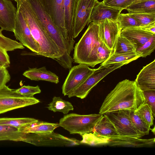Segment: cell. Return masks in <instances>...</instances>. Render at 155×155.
<instances>
[{"mask_svg":"<svg viewBox=\"0 0 155 155\" xmlns=\"http://www.w3.org/2000/svg\"><path fill=\"white\" fill-rule=\"evenodd\" d=\"M60 127L58 123L38 121L26 125L21 132L35 134L47 133L52 132Z\"/></svg>","mask_w":155,"mask_h":155,"instance_id":"484cf974","label":"cell"},{"mask_svg":"<svg viewBox=\"0 0 155 155\" xmlns=\"http://www.w3.org/2000/svg\"><path fill=\"white\" fill-rule=\"evenodd\" d=\"M46 12L59 30L65 41L67 53L74 49L71 46L65 26L64 0H40Z\"/></svg>","mask_w":155,"mask_h":155,"instance_id":"ba28073f","label":"cell"},{"mask_svg":"<svg viewBox=\"0 0 155 155\" xmlns=\"http://www.w3.org/2000/svg\"><path fill=\"white\" fill-rule=\"evenodd\" d=\"M125 9L130 14L155 13V1L134 2Z\"/></svg>","mask_w":155,"mask_h":155,"instance_id":"4316f807","label":"cell"},{"mask_svg":"<svg viewBox=\"0 0 155 155\" xmlns=\"http://www.w3.org/2000/svg\"><path fill=\"white\" fill-rule=\"evenodd\" d=\"M120 35L132 43L136 49L141 47L155 34L140 27L127 28L122 30Z\"/></svg>","mask_w":155,"mask_h":155,"instance_id":"ffe728a7","label":"cell"},{"mask_svg":"<svg viewBox=\"0 0 155 155\" xmlns=\"http://www.w3.org/2000/svg\"><path fill=\"white\" fill-rule=\"evenodd\" d=\"M17 9L9 0H0V27L14 32Z\"/></svg>","mask_w":155,"mask_h":155,"instance_id":"9a60e30c","label":"cell"},{"mask_svg":"<svg viewBox=\"0 0 155 155\" xmlns=\"http://www.w3.org/2000/svg\"><path fill=\"white\" fill-rule=\"evenodd\" d=\"M25 134L15 127L0 125V141L25 142Z\"/></svg>","mask_w":155,"mask_h":155,"instance_id":"d4e9b609","label":"cell"},{"mask_svg":"<svg viewBox=\"0 0 155 155\" xmlns=\"http://www.w3.org/2000/svg\"><path fill=\"white\" fill-rule=\"evenodd\" d=\"M116 21L121 31L127 28L140 26L138 22L129 13H120L118 15Z\"/></svg>","mask_w":155,"mask_h":155,"instance_id":"1f68e13d","label":"cell"},{"mask_svg":"<svg viewBox=\"0 0 155 155\" xmlns=\"http://www.w3.org/2000/svg\"><path fill=\"white\" fill-rule=\"evenodd\" d=\"M3 30L0 29V62L4 64L7 68L10 65V61L7 52L18 49H24V46L20 42L4 36Z\"/></svg>","mask_w":155,"mask_h":155,"instance_id":"44dd1931","label":"cell"},{"mask_svg":"<svg viewBox=\"0 0 155 155\" xmlns=\"http://www.w3.org/2000/svg\"><path fill=\"white\" fill-rule=\"evenodd\" d=\"M16 2L17 8L22 13L33 38L39 45L38 55L55 60L64 68L63 55L42 27L29 4L26 0H18Z\"/></svg>","mask_w":155,"mask_h":155,"instance_id":"7a4b0ae2","label":"cell"},{"mask_svg":"<svg viewBox=\"0 0 155 155\" xmlns=\"http://www.w3.org/2000/svg\"><path fill=\"white\" fill-rule=\"evenodd\" d=\"M25 142L37 146L70 147L81 144L79 140L65 137L54 131L42 134L25 133Z\"/></svg>","mask_w":155,"mask_h":155,"instance_id":"8992f818","label":"cell"},{"mask_svg":"<svg viewBox=\"0 0 155 155\" xmlns=\"http://www.w3.org/2000/svg\"><path fill=\"white\" fill-rule=\"evenodd\" d=\"M96 69H91L87 65L83 64H79L72 67L62 85L63 94L64 96L68 95L84 81Z\"/></svg>","mask_w":155,"mask_h":155,"instance_id":"7c38bea8","label":"cell"},{"mask_svg":"<svg viewBox=\"0 0 155 155\" xmlns=\"http://www.w3.org/2000/svg\"><path fill=\"white\" fill-rule=\"evenodd\" d=\"M23 75L31 80L44 81L55 84L59 82V77L55 73L47 70L45 67L39 68H30L23 73Z\"/></svg>","mask_w":155,"mask_h":155,"instance_id":"7402d4cb","label":"cell"},{"mask_svg":"<svg viewBox=\"0 0 155 155\" xmlns=\"http://www.w3.org/2000/svg\"><path fill=\"white\" fill-rule=\"evenodd\" d=\"M103 114L81 115L75 113L66 114L60 119L59 124L70 134L81 136L92 132Z\"/></svg>","mask_w":155,"mask_h":155,"instance_id":"277c9868","label":"cell"},{"mask_svg":"<svg viewBox=\"0 0 155 155\" xmlns=\"http://www.w3.org/2000/svg\"><path fill=\"white\" fill-rule=\"evenodd\" d=\"M135 111L150 127L153 125L154 117L150 107L147 104L142 105Z\"/></svg>","mask_w":155,"mask_h":155,"instance_id":"836d02e7","label":"cell"},{"mask_svg":"<svg viewBox=\"0 0 155 155\" xmlns=\"http://www.w3.org/2000/svg\"><path fill=\"white\" fill-rule=\"evenodd\" d=\"M14 33L16 39L23 46L39 55L40 49L38 44L33 38L30 30L22 13L17 8Z\"/></svg>","mask_w":155,"mask_h":155,"instance_id":"8fae6325","label":"cell"},{"mask_svg":"<svg viewBox=\"0 0 155 155\" xmlns=\"http://www.w3.org/2000/svg\"><path fill=\"white\" fill-rule=\"evenodd\" d=\"M130 116L133 124L137 131L143 136L148 135L150 127L137 114L135 111H130Z\"/></svg>","mask_w":155,"mask_h":155,"instance_id":"4dcf8cb0","label":"cell"},{"mask_svg":"<svg viewBox=\"0 0 155 155\" xmlns=\"http://www.w3.org/2000/svg\"><path fill=\"white\" fill-rule=\"evenodd\" d=\"M38 121L35 119L28 117L0 118V125L13 126L21 131L26 125Z\"/></svg>","mask_w":155,"mask_h":155,"instance_id":"f1b7e54d","label":"cell"},{"mask_svg":"<svg viewBox=\"0 0 155 155\" xmlns=\"http://www.w3.org/2000/svg\"><path fill=\"white\" fill-rule=\"evenodd\" d=\"M79 0H64L65 26L71 47L74 48L73 37L75 14Z\"/></svg>","mask_w":155,"mask_h":155,"instance_id":"d6986e66","label":"cell"},{"mask_svg":"<svg viewBox=\"0 0 155 155\" xmlns=\"http://www.w3.org/2000/svg\"><path fill=\"white\" fill-rule=\"evenodd\" d=\"M150 0H136L134 2H143L147 1H150Z\"/></svg>","mask_w":155,"mask_h":155,"instance_id":"7bdbcfd3","label":"cell"},{"mask_svg":"<svg viewBox=\"0 0 155 155\" xmlns=\"http://www.w3.org/2000/svg\"><path fill=\"white\" fill-rule=\"evenodd\" d=\"M15 91L18 94L28 97H34L35 94L40 93L41 92L38 85L36 86L24 85L18 89L15 90Z\"/></svg>","mask_w":155,"mask_h":155,"instance_id":"8d00e7d4","label":"cell"},{"mask_svg":"<svg viewBox=\"0 0 155 155\" xmlns=\"http://www.w3.org/2000/svg\"><path fill=\"white\" fill-rule=\"evenodd\" d=\"M102 42L99 34L98 24L91 22L74 48L73 62L94 67L99 64L97 53L98 48Z\"/></svg>","mask_w":155,"mask_h":155,"instance_id":"3957f363","label":"cell"},{"mask_svg":"<svg viewBox=\"0 0 155 155\" xmlns=\"http://www.w3.org/2000/svg\"><path fill=\"white\" fill-rule=\"evenodd\" d=\"M140 57H141V53L136 51L118 54L112 53L106 60L101 63L100 66L108 68L118 63L127 62L128 64Z\"/></svg>","mask_w":155,"mask_h":155,"instance_id":"cb8c5ba5","label":"cell"},{"mask_svg":"<svg viewBox=\"0 0 155 155\" xmlns=\"http://www.w3.org/2000/svg\"><path fill=\"white\" fill-rule=\"evenodd\" d=\"M155 48V36L152 37L141 47L136 49V52L141 53V57H146L150 55Z\"/></svg>","mask_w":155,"mask_h":155,"instance_id":"d590c367","label":"cell"},{"mask_svg":"<svg viewBox=\"0 0 155 155\" xmlns=\"http://www.w3.org/2000/svg\"><path fill=\"white\" fill-rule=\"evenodd\" d=\"M145 104L142 91L134 81L125 79L118 83L107 96L99 114L121 110L135 111Z\"/></svg>","mask_w":155,"mask_h":155,"instance_id":"6da1fadb","label":"cell"},{"mask_svg":"<svg viewBox=\"0 0 155 155\" xmlns=\"http://www.w3.org/2000/svg\"><path fill=\"white\" fill-rule=\"evenodd\" d=\"M15 0V1H16V2H17V1L18 0Z\"/></svg>","mask_w":155,"mask_h":155,"instance_id":"bcb514c9","label":"cell"},{"mask_svg":"<svg viewBox=\"0 0 155 155\" xmlns=\"http://www.w3.org/2000/svg\"><path fill=\"white\" fill-rule=\"evenodd\" d=\"M39 102L34 97H27L17 93L15 90L6 85L0 87V114Z\"/></svg>","mask_w":155,"mask_h":155,"instance_id":"52a82bcc","label":"cell"},{"mask_svg":"<svg viewBox=\"0 0 155 155\" xmlns=\"http://www.w3.org/2000/svg\"><path fill=\"white\" fill-rule=\"evenodd\" d=\"M152 131L154 134L155 133V127H154L153 129L151 130Z\"/></svg>","mask_w":155,"mask_h":155,"instance_id":"f6af8a7d","label":"cell"},{"mask_svg":"<svg viewBox=\"0 0 155 155\" xmlns=\"http://www.w3.org/2000/svg\"><path fill=\"white\" fill-rule=\"evenodd\" d=\"M47 108L54 112H61L65 114L74 109L70 102L63 100L60 97L56 96L53 98L52 101L48 104Z\"/></svg>","mask_w":155,"mask_h":155,"instance_id":"83f0119b","label":"cell"},{"mask_svg":"<svg viewBox=\"0 0 155 155\" xmlns=\"http://www.w3.org/2000/svg\"><path fill=\"white\" fill-rule=\"evenodd\" d=\"M155 143L154 138L141 139L131 137L118 136L109 139L107 145L110 146L133 147H150Z\"/></svg>","mask_w":155,"mask_h":155,"instance_id":"ac0fdd59","label":"cell"},{"mask_svg":"<svg viewBox=\"0 0 155 155\" xmlns=\"http://www.w3.org/2000/svg\"><path fill=\"white\" fill-rule=\"evenodd\" d=\"M112 53L113 51L102 42L98 48L97 53L99 63H101L106 60Z\"/></svg>","mask_w":155,"mask_h":155,"instance_id":"f35d334b","label":"cell"},{"mask_svg":"<svg viewBox=\"0 0 155 155\" xmlns=\"http://www.w3.org/2000/svg\"><path fill=\"white\" fill-rule=\"evenodd\" d=\"M98 0H79L75 14L74 28V38H76L85 26L89 24L92 9Z\"/></svg>","mask_w":155,"mask_h":155,"instance_id":"4fadbf2b","label":"cell"},{"mask_svg":"<svg viewBox=\"0 0 155 155\" xmlns=\"http://www.w3.org/2000/svg\"><path fill=\"white\" fill-rule=\"evenodd\" d=\"M130 14L138 22L139 26H143L155 22V13Z\"/></svg>","mask_w":155,"mask_h":155,"instance_id":"e575fe53","label":"cell"},{"mask_svg":"<svg viewBox=\"0 0 155 155\" xmlns=\"http://www.w3.org/2000/svg\"><path fill=\"white\" fill-rule=\"evenodd\" d=\"M6 67L5 65L4 64L0 62V68L2 67Z\"/></svg>","mask_w":155,"mask_h":155,"instance_id":"ee69618b","label":"cell"},{"mask_svg":"<svg viewBox=\"0 0 155 155\" xmlns=\"http://www.w3.org/2000/svg\"><path fill=\"white\" fill-rule=\"evenodd\" d=\"M145 100V104L150 107L154 117L155 116V90L142 91Z\"/></svg>","mask_w":155,"mask_h":155,"instance_id":"ab89813d","label":"cell"},{"mask_svg":"<svg viewBox=\"0 0 155 155\" xmlns=\"http://www.w3.org/2000/svg\"><path fill=\"white\" fill-rule=\"evenodd\" d=\"M127 64V62L118 63L108 68L100 66L81 84L69 93L68 95V97L84 98L92 88L108 74Z\"/></svg>","mask_w":155,"mask_h":155,"instance_id":"9c48e42d","label":"cell"},{"mask_svg":"<svg viewBox=\"0 0 155 155\" xmlns=\"http://www.w3.org/2000/svg\"><path fill=\"white\" fill-rule=\"evenodd\" d=\"M92 132L99 137L108 139L119 136L112 123L103 114Z\"/></svg>","mask_w":155,"mask_h":155,"instance_id":"603a6c76","label":"cell"},{"mask_svg":"<svg viewBox=\"0 0 155 155\" xmlns=\"http://www.w3.org/2000/svg\"><path fill=\"white\" fill-rule=\"evenodd\" d=\"M139 27L153 34H155V22Z\"/></svg>","mask_w":155,"mask_h":155,"instance_id":"b9f144b4","label":"cell"},{"mask_svg":"<svg viewBox=\"0 0 155 155\" xmlns=\"http://www.w3.org/2000/svg\"><path fill=\"white\" fill-rule=\"evenodd\" d=\"M135 82L142 91L155 90V60L143 67L137 75Z\"/></svg>","mask_w":155,"mask_h":155,"instance_id":"e0dca14e","label":"cell"},{"mask_svg":"<svg viewBox=\"0 0 155 155\" xmlns=\"http://www.w3.org/2000/svg\"><path fill=\"white\" fill-rule=\"evenodd\" d=\"M123 9L105 5L103 2H98L93 7L89 20L98 23L107 19L116 21L119 15Z\"/></svg>","mask_w":155,"mask_h":155,"instance_id":"2e32d148","label":"cell"},{"mask_svg":"<svg viewBox=\"0 0 155 155\" xmlns=\"http://www.w3.org/2000/svg\"><path fill=\"white\" fill-rule=\"evenodd\" d=\"M82 139L80 141L81 144H86L90 146L107 144L109 139L99 137L94 133L85 134L82 136Z\"/></svg>","mask_w":155,"mask_h":155,"instance_id":"d6a6232c","label":"cell"},{"mask_svg":"<svg viewBox=\"0 0 155 155\" xmlns=\"http://www.w3.org/2000/svg\"><path fill=\"white\" fill-rule=\"evenodd\" d=\"M100 37L104 44L113 52L120 29L116 21L107 19L98 23Z\"/></svg>","mask_w":155,"mask_h":155,"instance_id":"5bb4252c","label":"cell"},{"mask_svg":"<svg viewBox=\"0 0 155 155\" xmlns=\"http://www.w3.org/2000/svg\"><path fill=\"white\" fill-rule=\"evenodd\" d=\"M5 67L0 68V87L6 85L10 80V75Z\"/></svg>","mask_w":155,"mask_h":155,"instance_id":"60d3db41","label":"cell"},{"mask_svg":"<svg viewBox=\"0 0 155 155\" xmlns=\"http://www.w3.org/2000/svg\"><path fill=\"white\" fill-rule=\"evenodd\" d=\"M130 111L121 110L107 112L103 115L112 123L120 136L140 138L143 136L133 125L130 116Z\"/></svg>","mask_w":155,"mask_h":155,"instance_id":"30bf717a","label":"cell"},{"mask_svg":"<svg viewBox=\"0 0 155 155\" xmlns=\"http://www.w3.org/2000/svg\"><path fill=\"white\" fill-rule=\"evenodd\" d=\"M136 0H103L106 5L123 9L126 8L134 3Z\"/></svg>","mask_w":155,"mask_h":155,"instance_id":"74e56055","label":"cell"},{"mask_svg":"<svg viewBox=\"0 0 155 155\" xmlns=\"http://www.w3.org/2000/svg\"><path fill=\"white\" fill-rule=\"evenodd\" d=\"M136 51L135 46L127 39L120 35L117 39L113 53L123 54Z\"/></svg>","mask_w":155,"mask_h":155,"instance_id":"f546056e","label":"cell"},{"mask_svg":"<svg viewBox=\"0 0 155 155\" xmlns=\"http://www.w3.org/2000/svg\"><path fill=\"white\" fill-rule=\"evenodd\" d=\"M39 20L42 27L59 49L63 56H68L64 38L57 27L46 12L40 0H26Z\"/></svg>","mask_w":155,"mask_h":155,"instance_id":"5b68a950","label":"cell"}]
</instances>
